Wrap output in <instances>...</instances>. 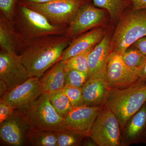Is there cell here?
<instances>
[{
    "mask_svg": "<svg viewBox=\"0 0 146 146\" xmlns=\"http://www.w3.org/2000/svg\"><path fill=\"white\" fill-rule=\"evenodd\" d=\"M72 39L64 35H51L24 42L19 54L30 77L40 78L62 59Z\"/></svg>",
    "mask_w": 146,
    "mask_h": 146,
    "instance_id": "6da1fadb",
    "label": "cell"
},
{
    "mask_svg": "<svg viewBox=\"0 0 146 146\" xmlns=\"http://www.w3.org/2000/svg\"><path fill=\"white\" fill-rule=\"evenodd\" d=\"M146 84L138 82L126 87L108 90L105 104L117 118L121 131L146 102Z\"/></svg>",
    "mask_w": 146,
    "mask_h": 146,
    "instance_id": "7a4b0ae2",
    "label": "cell"
},
{
    "mask_svg": "<svg viewBox=\"0 0 146 146\" xmlns=\"http://www.w3.org/2000/svg\"><path fill=\"white\" fill-rule=\"evenodd\" d=\"M110 40V53L122 55L127 49L146 35V9L128 7L119 20Z\"/></svg>",
    "mask_w": 146,
    "mask_h": 146,
    "instance_id": "3957f363",
    "label": "cell"
},
{
    "mask_svg": "<svg viewBox=\"0 0 146 146\" xmlns=\"http://www.w3.org/2000/svg\"><path fill=\"white\" fill-rule=\"evenodd\" d=\"M13 24L23 42L51 35H64L68 26L51 23L41 13L18 2Z\"/></svg>",
    "mask_w": 146,
    "mask_h": 146,
    "instance_id": "277c9868",
    "label": "cell"
},
{
    "mask_svg": "<svg viewBox=\"0 0 146 146\" xmlns=\"http://www.w3.org/2000/svg\"><path fill=\"white\" fill-rule=\"evenodd\" d=\"M19 111L23 112L31 128L56 132L64 130V119L52 106L48 92H44L29 107Z\"/></svg>",
    "mask_w": 146,
    "mask_h": 146,
    "instance_id": "5b68a950",
    "label": "cell"
},
{
    "mask_svg": "<svg viewBox=\"0 0 146 146\" xmlns=\"http://www.w3.org/2000/svg\"><path fill=\"white\" fill-rule=\"evenodd\" d=\"M91 0H52L42 3L18 2L41 13L56 25L68 26L84 4Z\"/></svg>",
    "mask_w": 146,
    "mask_h": 146,
    "instance_id": "8992f818",
    "label": "cell"
},
{
    "mask_svg": "<svg viewBox=\"0 0 146 146\" xmlns=\"http://www.w3.org/2000/svg\"><path fill=\"white\" fill-rule=\"evenodd\" d=\"M121 131L119 123L107 105H103L89 137L98 146H121Z\"/></svg>",
    "mask_w": 146,
    "mask_h": 146,
    "instance_id": "52a82bcc",
    "label": "cell"
},
{
    "mask_svg": "<svg viewBox=\"0 0 146 146\" xmlns=\"http://www.w3.org/2000/svg\"><path fill=\"white\" fill-rule=\"evenodd\" d=\"M108 17L107 10L97 7L90 1L78 11L67 27L64 35L72 39L93 29L107 26Z\"/></svg>",
    "mask_w": 146,
    "mask_h": 146,
    "instance_id": "ba28073f",
    "label": "cell"
},
{
    "mask_svg": "<svg viewBox=\"0 0 146 146\" xmlns=\"http://www.w3.org/2000/svg\"><path fill=\"white\" fill-rule=\"evenodd\" d=\"M106 81L108 89L122 88L138 82L137 72L125 63L121 55L111 52L106 65Z\"/></svg>",
    "mask_w": 146,
    "mask_h": 146,
    "instance_id": "9c48e42d",
    "label": "cell"
},
{
    "mask_svg": "<svg viewBox=\"0 0 146 146\" xmlns=\"http://www.w3.org/2000/svg\"><path fill=\"white\" fill-rule=\"evenodd\" d=\"M44 92L39 79L30 77L24 83L9 89L1 100L16 110H23L34 102Z\"/></svg>",
    "mask_w": 146,
    "mask_h": 146,
    "instance_id": "30bf717a",
    "label": "cell"
},
{
    "mask_svg": "<svg viewBox=\"0 0 146 146\" xmlns=\"http://www.w3.org/2000/svg\"><path fill=\"white\" fill-rule=\"evenodd\" d=\"M31 129L23 112L15 110L10 117L0 124L1 142L8 146L25 145Z\"/></svg>",
    "mask_w": 146,
    "mask_h": 146,
    "instance_id": "8fae6325",
    "label": "cell"
},
{
    "mask_svg": "<svg viewBox=\"0 0 146 146\" xmlns=\"http://www.w3.org/2000/svg\"><path fill=\"white\" fill-rule=\"evenodd\" d=\"M29 78L20 54L1 50L0 80L7 84L9 89L22 84Z\"/></svg>",
    "mask_w": 146,
    "mask_h": 146,
    "instance_id": "7c38bea8",
    "label": "cell"
},
{
    "mask_svg": "<svg viewBox=\"0 0 146 146\" xmlns=\"http://www.w3.org/2000/svg\"><path fill=\"white\" fill-rule=\"evenodd\" d=\"M102 105L97 106H84L74 108L64 118V129L75 132L86 137H89Z\"/></svg>",
    "mask_w": 146,
    "mask_h": 146,
    "instance_id": "4fadbf2b",
    "label": "cell"
},
{
    "mask_svg": "<svg viewBox=\"0 0 146 146\" xmlns=\"http://www.w3.org/2000/svg\"><path fill=\"white\" fill-rule=\"evenodd\" d=\"M108 30L107 26L96 28L72 39L63 52L61 59L67 60L93 48L101 41Z\"/></svg>",
    "mask_w": 146,
    "mask_h": 146,
    "instance_id": "5bb4252c",
    "label": "cell"
},
{
    "mask_svg": "<svg viewBox=\"0 0 146 146\" xmlns=\"http://www.w3.org/2000/svg\"><path fill=\"white\" fill-rule=\"evenodd\" d=\"M82 88L86 106H100L104 104L108 90L106 81V69L87 79Z\"/></svg>",
    "mask_w": 146,
    "mask_h": 146,
    "instance_id": "9a60e30c",
    "label": "cell"
},
{
    "mask_svg": "<svg viewBox=\"0 0 146 146\" xmlns=\"http://www.w3.org/2000/svg\"><path fill=\"white\" fill-rule=\"evenodd\" d=\"M121 131V146H128L142 141L146 135V102Z\"/></svg>",
    "mask_w": 146,
    "mask_h": 146,
    "instance_id": "2e32d148",
    "label": "cell"
},
{
    "mask_svg": "<svg viewBox=\"0 0 146 146\" xmlns=\"http://www.w3.org/2000/svg\"><path fill=\"white\" fill-rule=\"evenodd\" d=\"M112 34L108 30L101 41L94 47L89 53L88 78L105 70L108 58L110 53V44Z\"/></svg>",
    "mask_w": 146,
    "mask_h": 146,
    "instance_id": "e0dca14e",
    "label": "cell"
},
{
    "mask_svg": "<svg viewBox=\"0 0 146 146\" xmlns=\"http://www.w3.org/2000/svg\"><path fill=\"white\" fill-rule=\"evenodd\" d=\"M24 42L16 31L13 23L2 13L0 14V47L1 50L18 54Z\"/></svg>",
    "mask_w": 146,
    "mask_h": 146,
    "instance_id": "ac0fdd59",
    "label": "cell"
},
{
    "mask_svg": "<svg viewBox=\"0 0 146 146\" xmlns=\"http://www.w3.org/2000/svg\"><path fill=\"white\" fill-rule=\"evenodd\" d=\"M66 70L64 61H58L39 78L44 92L63 89L65 86Z\"/></svg>",
    "mask_w": 146,
    "mask_h": 146,
    "instance_id": "d6986e66",
    "label": "cell"
},
{
    "mask_svg": "<svg viewBox=\"0 0 146 146\" xmlns=\"http://www.w3.org/2000/svg\"><path fill=\"white\" fill-rule=\"evenodd\" d=\"M94 5L107 10L112 23L117 22L120 16L132 6L130 0H92Z\"/></svg>",
    "mask_w": 146,
    "mask_h": 146,
    "instance_id": "ffe728a7",
    "label": "cell"
},
{
    "mask_svg": "<svg viewBox=\"0 0 146 146\" xmlns=\"http://www.w3.org/2000/svg\"><path fill=\"white\" fill-rule=\"evenodd\" d=\"M28 144L33 146H57V132L31 128Z\"/></svg>",
    "mask_w": 146,
    "mask_h": 146,
    "instance_id": "44dd1931",
    "label": "cell"
},
{
    "mask_svg": "<svg viewBox=\"0 0 146 146\" xmlns=\"http://www.w3.org/2000/svg\"><path fill=\"white\" fill-rule=\"evenodd\" d=\"M48 93L51 103L55 110L61 117H66L74 108L63 89Z\"/></svg>",
    "mask_w": 146,
    "mask_h": 146,
    "instance_id": "7402d4cb",
    "label": "cell"
},
{
    "mask_svg": "<svg viewBox=\"0 0 146 146\" xmlns=\"http://www.w3.org/2000/svg\"><path fill=\"white\" fill-rule=\"evenodd\" d=\"M93 48L63 60L65 70H74L88 74L89 72L88 57Z\"/></svg>",
    "mask_w": 146,
    "mask_h": 146,
    "instance_id": "603a6c76",
    "label": "cell"
},
{
    "mask_svg": "<svg viewBox=\"0 0 146 146\" xmlns=\"http://www.w3.org/2000/svg\"><path fill=\"white\" fill-rule=\"evenodd\" d=\"M121 56L125 63L136 72L146 60L145 56L138 49L132 46L128 47Z\"/></svg>",
    "mask_w": 146,
    "mask_h": 146,
    "instance_id": "cb8c5ba5",
    "label": "cell"
},
{
    "mask_svg": "<svg viewBox=\"0 0 146 146\" xmlns=\"http://www.w3.org/2000/svg\"><path fill=\"white\" fill-rule=\"evenodd\" d=\"M86 137L70 131L64 130L57 132V146H78Z\"/></svg>",
    "mask_w": 146,
    "mask_h": 146,
    "instance_id": "d4e9b609",
    "label": "cell"
},
{
    "mask_svg": "<svg viewBox=\"0 0 146 146\" xmlns=\"http://www.w3.org/2000/svg\"><path fill=\"white\" fill-rule=\"evenodd\" d=\"M87 79L88 74L86 73L76 70H66L65 86L82 87Z\"/></svg>",
    "mask_w": 146,
    "mask_h": 146,
    "instance_id": "484cf974",
    "label": "cell"
},
{
    "mask_svg": "<svg viewBox=\"0 0 146 146\" xmlns=\"http://www.w3.org/2000/svg\"><path fill=\"white\" fill-rule=\"evenodd\" d=\"M63 89L68 97L73 108L86 106L82 87L65 86Z\"/></svg>",
    "mask_w": 146,
    "mask_h": 146,
    "instance_id": "4316f807",
    "label": "cell"
},
{
    "mask_svg": "<svg viewBox=\"0 0 146 146\" xmlns=\"http://www.w3.org/2000/svg\"><path fill=\"white\" fill-rule=\"evenodd\" d=\"M18 1L19 0H0L1 13L12 23Z\"/></svg>",
    "mask_w": 146,
    "mask_h": 146,
    "instance_id": "83f0119b",
    "label": "cell"
},
{
    "mask_svg": "<svg viewBox=\"0 0 146 146\" xmlns=\"http://www.w3.org/2000/svg\"><path fill=\"white\" fill-rule=\"evenodd\" d=\"M15 110L9 105L0 100V124L10 117Z\"/></svg>",
    "mask_w": 146,
    "mask_h": 146,
    "instance_id": "f1b7e54d",
    "label": "cell"
},
{
    "mask_svg": "<svg viewBox=\"0 0 146 146\" xmlns=\"http://www.w3.org/2000/svg\"><path fill=\"white\" fill-rule=\"evenodd\" d=\"M131 46L138 49L146 57V35L138 39Z\"/></svg>",
    "mask_w": 146,
    "mask_h": 146,
    "instance_id": "f546056e",
    "label": "cell"
},
{
    "mask_svg": "<svg viewBox=\"0 0 146 146\" xmlns=\"http://www.w3.org/2000/svg\"><path fill=\"white\" fill-rule=\"evenodd\" d=\"M138 82L146 83V60L143 66L137 72Z\"/></svg>",
    "mask_w": 146,
    "mask_h": 146,
    "instance_id": "4dcf8cb0",
    "label": "cell"
},
{
    "mask_svg": "<svg viewBox=\"0 0 146 146\" xmlns=\"http://www.w3.org/2000/svg\"><path fill=\"white\" fill-rule=\"evenodd\" d=\"M133 8L137 9H146V0H130Z\"/></svg>",
    "mask_w": 146,
    "mask_h": 146,
    "instance_id": "1f68e13d",
    "label": "cell"
},
{
    "mask_svg": "<svg viewBox=\"0 0 146 146\" xmlns=\"http://www.w3.org/2000/svg\"><path fill=\"white\" fill-rule=\"evenodd\" d=\"M9 87L7 84L2 80H0V97H2L8 91Z\"/></svg>",
    "mask_w": 146,
    "mask_h": 146,
    "instance_id": "d6a6232c",
    "label": "cell"
},
{
    "mask_svg": "<svg viewBox=\"0 0 146 146\" xmlns=\"http://www.w3.org/2000/svg\"><path fill=\"white\" fill-rule=\"evenodd\" d=\"M83 145L86 146H98L96 143H95V141L92 138L89 137V138H86L85 141H84V142L83 143Z\"/></svg>",
    "mask_w": 146,
    "mask_h": 146,
    "instance_id": "836d02e7",
    "label": "cell"
},
{
    "mask_svg": "<svg viewBox=\"0 0 146 146\" xmlns=\"http://www.w3.org/2000/svg\"><path fill=\"white\" fill-rule=\"evenodd\" d=\"M52 0H19L18 2L42 3L50 1Z\"/></svg>",
    "mask_w": 146,
    "mask_h": 146,
    "instance_id": "e575fe53",
    "label": "cell"
},
{
    "mask_svg": "<svg viewBox=\"0 0 146 146\" xmlns=\"http://www.w3.org/2000/svg\"></svg>",
    "mask_w": 146,
    "mask_h": 146,
    "instance_id": "d590c367",
    "label": "cell"
}]
</instances>
